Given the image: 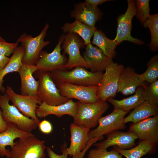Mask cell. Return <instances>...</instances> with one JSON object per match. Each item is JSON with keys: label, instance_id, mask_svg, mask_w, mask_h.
Segmentation results:
<instances>
[{"label": "cell", "instance_id": "3957f363", "mask_svg": "<svg viewBox=\"0 0 158 158\" xmlns=\"http://www.w3.org/2000/svg\"><path fill=\"white\" fill-rule=\"evenodd\" d=\"M49 25L47 23L39 34L35 37L24 33L20 35L16 42L20 43L25 49L22 62L23 64L34 65L39 57L42 49L50 43L49 41H45Z\"/></svg>", "mask_w": 158, "mask_h": 158}, {"label": "cell", "instance_id": "277c9868", "mask_svg": "<svg viewBox=\"0 0 158 158\" xmlns=\"http://www.w3.org/2000/svg\"><path fill=\"white\" fill-rule=\"evenodd\" d=\"M9 151V158H45V141L34 135L19 138Z\"/></svg>", "mask_w": 158, "mask_h": 158}, {"label": "cell", "instance_id": "4dcf8cb0", "mask_svg": "<svg viewBox=\"0 0 158 158\" xmlns=\"http://www.w3.org/2000/svg\"><path fill=\"white\" fill-rule=\"evenodd\" d=\"M145 101H147L151 105L158 106V80L148 85L143 92Z\"/></svg>", "mask_w": 158, "mask_h": 158}, {"label": "cell", "instance_id": "603a6c76", "mask_svg": "<svg viewBox=\"0 0 158 158\" xmlns=\"http://www.w3.org/2000/svg\"><path fill=\"white\" fill-rule=\"evenodd\" d=\"M144 90L143 87L139 86L137 88L133 95L128 98L118 100L109 97L106 101L113 106L114 109L129 112L145 101L143 94Z\"/></svg>", "mask_w": 158, "mask_h": 158}, {"label": "cell", "instance_id": "836d02e7", "mask_svg": "<svg viewBox=\"0 0 158 158\" xmlns=\"http://www.w3.org/2000/svg\"><path fill=\"white\" fill-rule=\"evenodd\" d=\"M18 43L6 42L0 35V55L9 56L18 47Z\"/></svg>", "mask_w": 158, "mask_h": 158}, {"label": "cell", "instance_id": "ffe728a7", "mask_svg": "<svg viewBox=\"0 0 158 158\" xmlns=\"http://www.w3.org/2000/svg\"><path fill=\"white\" fill-rule=\"evenodd\" d=\"M148 85L140 79L139 74L133 68L128 67L124 68L121 73L117 93L120 92L124 95H128L135 93L138 87L142 86L145 88Z\"/></svg>", "mask_w": 158, "mask_h": 158}, {"label": "cell", "instance_id": "f35d334b", "mask_svg": "<svg viewBox=\"0 0 158 158\" xmlns=\"http://www.w3.org/2000/svg\"><path fill=\"white\" fill-rule=\"evenodd\" d=\"M108 0H85V2L91 5L97 6L101 4L106 2L110 1Z\"/></svg>", "mask_w": 158, "mask_h": 158}, {"label": "cell", "instance_id": "5b68a950", "mask_svg": "<svg viewBox=\"0 0 158 158\" xmlns=\"http://www.w3.org/2000/svg\"><path fill=\"white\" fill-rule=\"evenodd\" d=\"M124 68L123 65L114 62L107 67L97 92L99 101L106 102L109 98L116 96L119 78Z\"/></svg>", "mask_w": 158, "mask_h": 158}, {"label": "cell", "instance_id": "f546056e", "mask_svg": "<svg viewBox=\"0 0 158 158\" xmlns=\"http://www.w3.org/2000/svg\"><path fill=\"white\" fill-rule=\"evenodd\" d=\"M140 79L148 84L158 79V56H153L147 63V69L143 73L139 74Z\"/></svg>", "mask_w": 158, "mask_h": 158}, {"label": "cell", "instance_id": "9c48e42d", "mask_svg": "<svg viewBox=\"0 0 158 158\" xmlns=\"http://www.w3.org/2000/svg\"><path fill=\"white\" fill-rule=\"evenodd\" d=\"M65 35L63 34L59 36L57 45L51 52L41 51L35 64L37 71L48 72L57 70H66L64 67L68 60L65 55L61 52V45Z\"/></svg>", "mask_w": 158, "mask_h": 158}, {"label": "cell", "instance_id": "d6986e66", "mask_svg": "<svg viewBox=\"0 0 158 158\" xmlns=\"http://www.w3.org/2000/svg\"><path fill=\"white\" fill-rule=\"evenodd\" d=\"M103 13L97 6L85 2L75 4L70 13L71 16L82 23L91 27L95 26L96 23L101 19Z\"/></svg>", "mask_w": 158, "mask_h": 158}, {"label": "cell", "instance_id": "30bf717a", "mask_svg": "<svg viewBox=\"0 0 158 158\" xmlns=\"http://www.w3.org/2000/svg\"><path fill=\"white\" fill-rule=\"evenodd\" d=\"M38 71L39 84L37 96L41 102L51 106L58 105L67 102L69 99L60 95L49 72Z\"/></svg>", "mask_w": 158, "mask_h": 158}, {"label": "cell", "instance_id": "44dd1931", "mask_svg": "<svg viewBox=\"0 0 158 158\" xmlns=\"http://www.w3.org/2000/svg\"><path fill=\"white\" fill-rule=\"evenodd\" d=\"M36 71L37 68L35 65L23 64L20 67L18 73L21 79V95L37 97L39 81L36 80L33 75Z\"/></svg>", "mask_w": 158, "mask_h": 158}, {"label": "cell", "instance_id": "d4e9b609", "mask_svg": "<svg viewBox=\"0 0 158 158\" xmlns=\"http://www.w3.org/2000/svg\"><path fill=\"white\" fill-rule=\"evenodd\" d=\"M25 53V49L21 46H18L15 49L9 60L4 68L0 71V92L5 93L6 89L3 86L4 77L7 74L13 72H18L23 64L22 60Z\"/></svg>", "mask_w": 158, "mask_h": 158}, {"label": "cell", "instance_id": "ba28073f", "mask_svg": "<svg viewBox=\"0 0 158 158\" xmlns=\"http://www.w3.org/2000/svg\"><path fill=\"white\" fill-rule=\"evenodd\" d=\"M71 143L66 151L72 158H83L87 150L94 143L99 140L98 138H90L88 133L90 129L76 126L73 123L70 125Z\"/></svg>", "mask_w": 158, "mask_h": 158}, {"label": "cell", "instance_id": "f1b7e54d", "mask_svg": "<svg viewBox=\"0 0 158 158\" xmlns=\"http://www.w3.org/2000/svg\"><path fill=\"white\" fill-rule=\"evenodd\" d=\"M143 25L149 28L151 35V41L148 45L152 51H157L158 47V14L150 15L143 23Z\"/></svg>", "mask_w": 158, "mask_h": 158}, {"label": "cell", "instance_id": "8d00e7d4", "mask_svg": "<svg viewBox=\"0 0 158 158\" xmlns=\"http://www.w3.org/2000/svg\"><path fill=\"white\" fill-rule=\"evenodd\" d=\"M10 58L4 55H0V71L2 70L8 62Z\"/></svg>", "mask_w": 158, "mask_h": 158}, {"label": "cell", "instance_id": "6da1fadb", "mask_svg": "<svg viewBox=\"0 0 158 158\" xmlns=\"http://www.w3.org/2000/svg\"><path fill=\"white\" fill-rule=\"evenodd\" d=\"M49 73L56 85L68 83L83 86H98L104 74L89 71L81 66L75 67L70 71L57 70Z\"/></svg>", "mask_w": 158, "mask_h": 158}, {"label": "cell", "instance_id": "2e32d148", "mask_svg": "<svg viewBox=\"0 0 158 158\" xmlns=\"http://www.w3.org/2000/svg\"><path fill=\"white\" fill-rule=\"evenodd\" d=\"M86 46L83 57L91 72H103L109 65L114 62L112 59L106 56L99 49L91 43Z\"/></svg>", "mask_w": 158, "mask_h": 158}, {"label": "cell", "instance_id": "d590c367", "mask_svg": "<svg viewBox=\"0 0 158 158\" xmlns=\"http://www.w3.org/2000/svg\"><path fill=\"white\" fill-rule=\"evenodd\" d=\"M40 130L45 134L50 133L53 130L52 126L49 121L44 120L40 121L38 125Z\"/></svg>", "mask_w": 158, "mask_h": 158}, {"label": "cell", "instance_id": "4fadbf2b", "mask_svg": "<svg viewBox=\"0 0 158 158\" xmlns=\"http://www.w3.org/2000/svg\"><path fill=\"white\" fill-rule=\"evenodd\" d=\"M60 95L68 99L74 98L84 103H94L99 101L96 93L98 86H83L68 83L56 85Z\"/></svg>", "mask_w": 158, "mask_h": 158}, {"label": "cell", "instance_id": "cb8c5ba5", "mask_svg": "<svg viewBox=\"0 0 158 158\" xmlns=\"http://www.w3.org/2000/svg\"><path fill=\"white\" fill-rule=\"evenodd\" d=\"M133 109L124 118V124L130 122L135 123L150 117L158 115V106L152 105L147 101H144Z\"/></svg>", "mask_w": 158, "mask_h": 158}, {"label": "cell", "instance_id": "83f0119b", "mask_svg": "<svg viewBox=\"0 0 158 158\" xmlns=\"http://www.w3.org/2000/svg\"><path fill=\"white\" fill-rule=\"evenodd\" d=\"M156 145L148 141H141L136 147L129 149H123L116 147L114 148L126 158H140L144 155L154 152Z\"/></svg>", "mask_w": 158, "mask_h": 158}, {"label": "cell", "instance_id": "5bb4252c", "mask_svg": "<svg viewBox=\"0 0 158 158\" xmlns=\"http://www.w3.org/2000/svg\"><path fill=\"white\" fill-rule=\"evenodd\" d=\"M6 92L13 105L24 116L32 118L37 125L40 121L35 113L36 109L42 102L38 97L23 95L15 93L10 86L6 87Z\"/></svg>", "mask_w": 158, "mask_h": 158}, {"label": "cell", "instance_id": "74e56055", "mask_svg": "<svg viewBox=\"0 0 158 158\" xmlns=\"http://www.w3.org/2000/svg\"><path fill=\"white\" fill-rule=\"evenodd\" d=\"M7 127L8 123L3 119L1 110L0 109V133L5 131L7 129Z\"/></svg>", "mask_w": 158, "mask_h": 158}, {"label": "cell", "instance_id": "d6a6232c", "mask_svg": "<svg viewBox=\"0 0 158 158\" xmlns=\"http://www.w3.org/2000/svg\"><path fill=\"white\" fill-rule=\"evenodd\" d=\"M87 158H122V156L114 149L108 151L107 149H92L89 152Z\"/></svg>", "mask_w": 158, "mask_h": 158}, {"label": "cell", "instance_id": "e0dca14e", "mask_svg": "<svg viewBox=\"0 0 158 158\" xmlns=\"http://www.w3.org/2000/svg\"><path fill=\"white\" fill-rule=\"evenodd\" d=\"M138 138L134 133L128 131H116L108 135L107 138L100 142L94 144L96 148L107 149L111 146L127 150L134 147L135 141Z\"/></svg>", "mask_w": 158, "mask_h": 158}, {"label": "cell", "instance_id": "7a4b0ae2", "mask_svg": "<svg viewBox=\"0 0 158 158\" xmlns=\"http://www.w3.org/2000/svg\"><path fill=\"white\" fill-rule=\"evenodd\" d=\"M78 108L73 118L74 124L90 129L98 124V121L109 107L106 102L98 101L94 103L77 102Z\"/></svg>", "mask_w": 158, "mask_h": 158}, {"label": "cell", "instance_id": "1f68e13d", "mask_svg": "<svg viewBox=\"0 0 158 158\" xmlns=\"http://www.w3.org/2000/svg\"><path fill=\"white\" fill-rule=\"evenodd\" d=\"M135 1L136 18L142 25L150 16V8L149 0H137Z\"/></svg>", "mask_w": 158, "mask_h": 158}, {"label": "cell", "instance_id": "4316f807", "mask_svg": "<svg viewBox=\"0 0 158 158\" xmlns=\"http://www.w3.org/2000/svg\"><path fill=\"white\" fill-rule=\"evenodd\" d=\"M92 43L97 46L107 57L112 59L116 55L115 49L118 45L114 40L107 38L100 30H97L93 35Z\"/></svg>", "mask_w": 158, "mask_h": 158}, {"label": "cell", "instance_id": "e575fe53", "mask_svg": "<svg viewBox=\"0 0 158 158\" xmlns=\"http://www.w3.org/2000/svg\"><path fill=\"white\" fill-rule=\"evenodd\" d=\"M67 148V143L64 141L61 147V154H56L49 147H47V151L49 158H68V154L66 151Z\"/></svg>", "mask_w": 158, "mask_h": 158}, {"label": "cell", "instance_id": "ac0fdd59", "mask_svg": "<svg viewBox=\"0 0 158 158\" xmlns=\"http://www.w3.org/2000/svg\"><path fill=\"white\" fill-rule=\"evenodd\" d=\"M78 108L77 102H74L69 99L66 102L57 106H51L43 102L37 107L35 113L39 118H44L53 114L60 118L65 115H68L74 118L76 115Z\"/></svg>", "mask_w": 158, "mask_h": 158}, {"label": "cell", "instance_id": "8992f818", "mask_svg": "<svg viewBox=\"0 0 158 158\" xmlns=\"http://www.w3.org/2000/svg\"><path fill=\"white\" fill-rule=\"evenodd\" d=\"M85 45L83 40L77 34L68 32L65 34L61 48L63 50V54H67L68 56L64 67L65 69H70L78 66L88 68L80 52V49L84 48Z\"/></svg>", "mask_w": 158, "mask_h": 158}, {"label": "cell", "instance_id": "484cf974", "mask_svg": "<svg viewBox=\"0 0 158 158\" xmlns=\"http://www.w3.org/2000/svg\"><path fill=\"white\" fill-rule=\"evenodd\" d=\"M61 28L64 32H73L78 35L83 40L85 45L91 43V38L97 30L96 27L89 26L77 19L73 23H65Z\"/></svg>", "mask_w": 158, "mask_h": 158}, {"label": "cell", "instance_id": "52a82bcc", "mask_svg": "<svg viewBox=\"0 0 158 158\" xmlns=\"http://www.w3.org/2000/svg\"><path fill=\"white\" fill-rule=\"evenodd\" d=\"M9 101L6 92L0 95V107L3 119L7 123L15 124L24 131L31 132L36 129L38 125L35 121L23 115L16 107L9 104Z\"/></svg>", "mask_w": 158, "mask_h": 158}, {"label": "cell", "instance_id": "8fae6325", "mask_svg": "<svg viewBox=\"0 0 158 158\" xmlns=\"http://www.w3.org/2000/svg\"><path fill=\"white\" fill-rule=\"evenodd\" d=\"M129 112L114 109L109 114L102 117L98 121V126L88 133L90 138H104V135H108L119 129H124L126 126L123 123L125 116Z\"/></svg>", "mask_w": 158, "mask_h": 158}, {"label": "cell", "instance_id": "7c38bea8", "mask_svg": "<svg viewBox=\"0 0 158 158\" xmlns=\"http://www.w3.org/2000/svg\"><path fill=\"white\" fill-rule=\"evenodd\" d=\"M127 2L128 6L125 13L117 17V33L114 40L118 44L124 41L138 45L143 44H144L143 41L134 38L131 35L132 21L136 13L135 1L133 0H128Z\"/></svg>", "mask_w": 158, "mask_h": 158}, {"label": "cell", "instance_id": "7402d4cb", "mask_svg": "<svg viewBox=\"0 0 158 158\" xmlns=\"http://www.w3.org/2000/svg\"><path fill=\"white\" fill-rule=\"evenodd\" d=\"M32 132H28L21 130L15 124L8 123L7 129L0 133V156H6L9 158V150L6 148V146L12 147L14 145V140L32 136Z\"/></svg>", "mask_w": 158, "mask_h": 158}, {"label": "cell", "instance_id": "9a60e30c", "mask_svg": "<svg viewBox=\"0 0 158 158\" xmlns=\"http://www.w3.org/2000/svg\"><path fill=\"white\" fill-rule=\"evenodd\" d=\"M128 131L135 133L141 141H147L156 145L158 141V115L133 123Z\"/></svg>", "mask_w": 158, "mask_h": 158}]
</instances>
